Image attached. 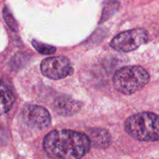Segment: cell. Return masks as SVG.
I'll list each match as a JSON object with an SVG mask.
<instances>
[{
  "mask_svg": "<svg viewBox=\"0 0 159 159\" xmlns=\"http://www.w3.org/2000/svg\"><path fill=\"white\" fill-rule=\"evenodd\" d=\"M40 71L46 77L58 80L72 75L74 68L69 59L63 56H59L48 57L42 61Z\"/></svg>",
  "mask_w": 159,
  "mask_h": 159,
  "instance_id": "5b68a950",
  "label": "cell"
},
{
  "mask_svg": "<svg viewBox=\"0 0 159 159\" xmlns=\"http://www.w3.org/2000/svg\"><path fill=\"white\" fill-rule=\"evenodd\" d=\"M89 138L94 147L104 148L108 147L111 142V138L108 131L102 129H93L89 131Z\"/></svg>",
  "mask_w": 159,
  "mask_h": 159,
  "instance_id": "52a82bcc",
  "label": "cell"
},
{
  "mask_svg": "<svg viewBox=\"0 0 159 159\" xmlns=\"http://www.w3.org/2000/svg\"><path fill=\"white\" fill-rule=\"evenodd\" d=\"M76 102L71 100V99H61L57 102V108L59 113L61 114L67 113V115H70V113H74L75 111L79 108L78 106L75 105Z\"/></svg>",
  "mask_w": 159,
  "mask_h": 159,
  "instance_id": "9c48e42d",
  "label": "cell"
},
{
  "mask_svg": "<svg viewBox=\"0 0 159 159\" xmlns=\"http://www.w3.org/2000/svg\"><path fill=\"white\" fill-rule=\"evenodd\" d=\"M148 72L141 66H127L116 71L113 84L124 95H131L142 89L149 82Z\"/></svg>",
  "mask_w": 159,
  "mask_h": 159,
  "instance_id": "3957f363",
  "label": "cell"
},
{
  "mask_svg": "<svg viewBox=\"0 0 159 159\" xmlns=\"http://www.w3.org/2000/svg\"><path fill=\"white\" fill-rule=\"evenodd\" d=\"M126 132L140 141H159V116L144 112L127 118L124 124Z\"/></svg>",
  "mask_w": 159,
  "mask_h": 159,
  "instance_id": "7a4b0ae2",
  "label": "cell"
},
{
  "mask_svg": "<svg viewBox=\"0 0 159 159\" xmlns=\"http://www.w3.org/2000/svg\"><path fill=\"white\" fill-rule=\"evenodd\" d=\"M15 97L13 92L6 84L2 82L1 86V113L2 114L9 111L13 104Z\"/></svg>",
  "mask_w": 159,
  "mask_h": 159,
  "instance_id": "ba28073f",
  "label": "cell"
},
{
  "mask_svg": "<svg viewBox=\"0 0 159 159\" xmlns=\"http://www.w3.org/2000/svg\"><path fill=\"white\" fill-rule=\"evenodd\" d=\"M148 40V33L145 29L138 28L124 31L112 40L110 46L120 52H129L136 50Z\"/></svg>",
  "mask_w": 159,
  "mask_h": 159,
  "instance_id": "277c9868",
  "label": "cell"
},
{
  "mask_svg": "<svg viewBox=\"0 0 159 159\" xmlns=\"http://www.w3.org/2000/svg\"><path fill=\"white\" fill-rule=\"evenodd\" d=\"M32 45L39 53L45 54V55H50V54H53L56 52V48L54 47L36 41V40H33Z\"/></svg>",
  "mask_w": 159,
  "mask_h": 159,
  "instance_id": "30bf717a",
  "label": "cell"
},
{
  "mask_svg": "<svg viewBox=\"0 0 159 159\" xmlns=\"http://www.w3.org/2000/svg\"><path fill=\"white\" fill-rule=\"evenodd\" d=\"M90 145L86 134L71 130H53L43 141L45 152L53 159H81L89 152Z\"/></svg>",
  "mask_w": 159,
  "mask_h": 159,
  "instance_id": "6da1fadb",
  "label": "cell"
},
{
  "mask_svg": "<svg viewBox=\"0 0 159 159\" xmlns=\"http://www.w3.org/2000/svg\"><path fill=\"white\" fill-rule=\"evenodd\" d=\"M3 16H4L5 20L7 23V24L9 25V27L11 28L12 30H16L17 29V26L16 24L15 20H13V17L12 16V15L10 14V12H9V10L7 9V8L5 7L4 10H3Z\"/></svg>",
  "mask_w": 159,
  "mask_h": 159,
  "instance_id": "8fae6325",
  "label": "cell"
},
{
  "mask_svg": "<svg viewBox=\"0 0 159 159\" xmlns=\"http://www.w3.org/2000/svg\"><path fill=\"white\" fill-rule=\"evenodd\" d=\"M22 118L26 125L37 130L48 128L51 122L49 112L44 107L37 105H28L23 107Z\"/></svg>",
  "mask_w": 159,
  "mask_h": 159,
  "instance_id": "8992f818",
  "label": "cell"
}]
</instances>
